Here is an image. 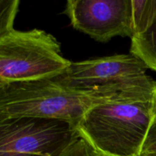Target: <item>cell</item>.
I'll list each match as a JSON object with an SVG mask.
<instances>
[{
	"label": "cell",
	"instance_id": "6da1fadb",
	"mask_svg": "<svg viewBox=\"0 0 156 156\" xmlns=\"http://www.w3.org/2000/svg\"><path fill=\"white\" fill-rule=\"evenodd\" d=\"M156 115V82L134 85L90 108L76 126L94 150L114 156H140Z\"/></svg>",
	"mask_w": 156,
	"mask_h": 156
},
{
	"label": "cell",
	"instance_id": "7a4b0ae2",
	"mask_svg": "<svg viewBox=\"0 0 156 156\" xmlns=\"http://www.w3.org/2000/svg\"><path fill=\"white\" fill-rule=\"evenodd\" d=\"M118 84L89 90H76L56 79L0 83V114L9 117L57 120L78 126L85 113L98 104L111 100L126 88L149 82Z\"/></svg>",
	"mask_w": 156,
	"mask_h": 156
},
{
	"label": "cell",
	"instance_id": "3957f363",
	"mask_svg": "<svg viewBox=\"0 0 156 156\" xmlns=\"http://www.w3.org/2000/svg\"><path fill=\"white\" fill-rule=\"evenodd\" d=\"M71 62L61 55L57 40L43 30H13L0 40V83L53 79Z\"/></svg>",
	"mask_w": 156,
	"mask_h": 156
},
{
	"label": "cell",
	"instance_id": "277c9868",
	"mask_svg": "<svg viewBox=\"0 0 156 156\" xmlns=\"http://www.w3.org/2000/svg\"><path fill=\"white\" fill-rule=\"evenodd\" d=\"M79 138L68 122L0 114V156H58Z\"/></svg>",
	"mask_w": 156,
	"mask_h": 156
},
{
	"label": "cell",
	"instance_id": "5b68a950",
	"mask_svg": "<svg viewBox=\"0 0 156 156\" xmlns=\"http://www.w3.org/2000/svg\"><path fill=\"white\" fill-rule=\"evenodd\" d=\"M64 14L76 30L99 42L134 35L132 0H68Z\"/></svg>",
	"mask_w": 156,
	"mask_h": 156
},
{
	"label": "cell",
	"instance_id": "8992f818",
	"mask_svg": "<svg viewBox=\"0 0 156 156\" xmlns=\"http://www.w3.org/2000/svg\"><path fill=\"white\" fill-rule=\"evenodd\" d=\"M146 66L132 54L113 55L71 62L60 76L59 84L76 90H89L118 84H133L148 76Z\"/></svg>",
	"mask_w": 156,
	"mask_h": 156
},
{
	"label": "cell",
	"instance_id": "52a82bcc",
	"mask_svg": "<svg viewBox=\"0 0 156 156\" xmlns=\"http://www.w3.org/2000/svg\"><path fill=\"white\" fill-rule=\"evenodd\" d=\"M129 53L156 72V13L147 27L131 38Z\"/></svg>",
	"mask_w": 156,
	"mask_h": 156
},
{
	"label": "cell",
	"instance_id": "ba28073f",
	"mask_svg": "<svg viewBox=\"0 0 156 156\" xmlns=\"http://www.w3.org/2000/svg\"><path fill=\"white\" fill-rule=\"evenodd\" d=\"M18 0H0V40L14 29V22L18 12Z\"/></svg>",
	"mask_w": 156,
	"mask_h": 156
},
{
	"label": "cell",
	"instance_id": "9c48e42d",
	"mask_svg": "<svg viewBox=\"0 0 156 156\" xmlns=\"http://www.w3.org/2000/svg\"><path fill=\"white\" fill-rule=\"evenodd\" d=\"M91 147L80 137L58 156H91Z\"/></svg>",
	"mask_w": 156,
	"mask_h": 156
},
{
	"label": "cell",
	"instance_id": "30bf717a",
	"mask_svg": "<svg viewBox=\"0 0 156 156\" xmlns=\"http://www.w3.org/2000/svg\"><path fill=\"white\" fill-rule=\"evenodd\" d=\"M153 152H156V115L152 120L146 136L141 153Z\"/></svg>",
	"mask_w": 156,
	"mask_h": 156
},
{
	"label": "cell",
	"instance_id": "8fae6325",
	"mask_svg": "<svg viewBox=\"0 0 156 156\" xmlns=\"http://www.w3.org/2000/svg\"><path fill=\"white\" fill-rule=\"evenodd\" d=\"M91 156H114V155H106V154H104L102 152H98V151L94 150V149L91 148Z\"/></svg>",
	"mask_w": 156,
	"mask_h": 156
},
{
	"label": "cell",
	"instance_id": "7c38bea8",
	"mask_svg": "<svg viewBox=\"0 0 156 156\" xmlns=\"http://www.w3.org/2000/svg\"><path fill=\"white\" fill-rule=\"evenodd\" d=\"M140 156H156V152H144V153L140 154Z\"/></svg>",
	"mask_w": 156,
	"mask_h": 156
}]
</instances>
